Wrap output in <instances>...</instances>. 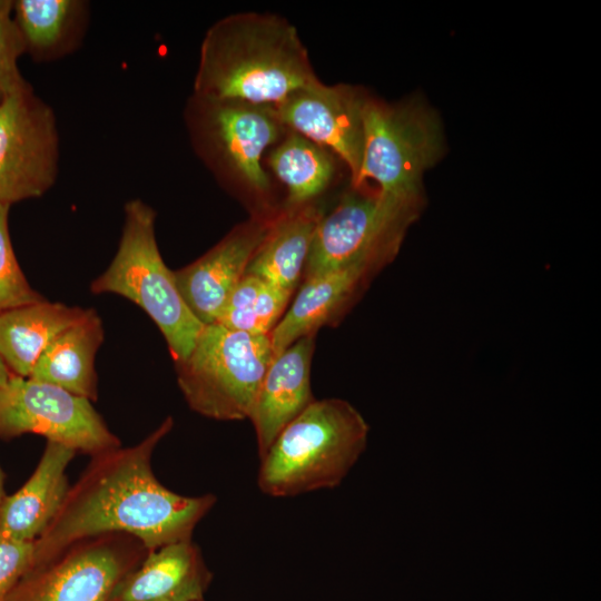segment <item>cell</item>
<instances>
[{
    "instance_id": "d6986e66",
    "label": "cell",
    "mask_w": 601,
    "mask_h": 601,
    "mask_svg": "<svg viewBox=\"0 0 601 601\" xmlns=\"http://www.w3.org/2000/svg\"><path fill=\"white\" fill-rule=\"evenodd\" d=\"M102 342L101 319L95 309L89 308L47 346L29 377L96 401L95 356Z\"/></svg>"
},
{
    "instance_id": "e0dca14e",
    "label": "cell",
    "mask_w": 601,
    "mask_h": 601,
    "mask_svg": "<svg viewBox=\"0 0 601 601\" xmlns=\"http://www.w3.org/2000/svg\"><path fill=\"white\" fill-rule=\"evenodd\" d=\"M375 273L371 265L355 264L305 279L290 307L269 334L274 355L297 339L316 334Z\"/></svg>"
},
{
    "instance_id": "cb8c5ba5",
    "label": "cell",
    "mask_w": 601,
    "mask_h": 601,
    "mask_svg": "<svg viewBox=\"0 0 601 601\" xmlns=\"http://www.w3.org/2000/svg\"><path fill=\"white\" fill-rule=\"evenodd\" d=\"M10 205L0 203V313L43 300L19 267L8 230Z\"/></svg>"
},
{
    "instance_id": "44dd1931",
    "label": "cell",
    "mask_w": 601,
    "mask_h": 601,
    "mask_svg": "<svg viewBox=\"0 0 601 601\" xmlns=\"http://www.w3.org/2000/svg\"><path fill=\"white\" fill-rule=\"evenodd\" d=\"M12 12L26 52L38 62H49L78 49L86 33L89 4L82 0H17Z\"/></svg>"
},
{
    "instance_id": "484cf974",
    "label": "cell",
    "mask_w": 601,
    "mask_h": 601,
    "mask_svg": "<svg viewBox=\"0 0 601 601\" xmlns=\"http://www.w3.org/2000/svg\"><path fill=\"white\" fill-rule=\"evenodd\" d=\"M35 542L0 535V601H6L20 579L31 569Z\"/></svg>"
},
{
    "instance_id": "ffe728a7",
    "label": "cell",
    "mask_w": 601,
    "mask_h": 601,
    "mask_svg": "<svg viewBox=\"0 0 601 601\" xmlns=\"http://www.w3.org/2000/svg\"><path fill=\"white\" fill-rule=\"evenodd\" d=\"M86 311L43 299L0 313V356L11 374L29 377L47 346Z\"/></svg>"
},
{
    "instance_id": "7402d4cb",
    "label": "cell",
    "mask_w": 601,
    "mask_h": 601,
    "mask_svg": "<svg viewBox=\"0 0 601 601\" xmlns=\"http://www.w3.org/2000/svg\"><path fill=\"white\" fill-rule=\"evenodd\" d=\"M337 161L341 160L325 147L286 128L267 157L268 167L287 189L283 206L317 201L334 183Z\"/></svg>"
},
{
    "instance_id": "ac0fdd59",
    "label": "cell",
    "mask_w": 601,
    "mask_h": 601,
    "mask_svg": "<svg viewBox=\"0 0 601 601\" xmlns=\"http://www.w3.org/2000/svg\"><path fill=\"white\" fill-rule=\"evenodd\" d=\"M323 214L318 201L296 207L282 206L246 273L294 293Z\"/></svg>"
},
{
    "instance_id": "5bb4252c",
    "label": "cell",
    "mask_w": 601,
    "mask_h": 601,
    "mask_svg": "<svg viewBox=\"0 0 601 601\" xmlns=\"http://www.w3.org/2000/svg\"><path fill=\"white\" fill-rule=\"evenodd\" d=\"M315 334L304 336L274 356L257 392L249 420L262 457L277 435L314 401L311 364Z\"/></svg>"
},
{
    "instance_id": "3957f363",
    "label": "cell",
    "mask_w": 601,
    "mask_h": 601,
    "mask_svg": "<svg viewBox=\"0 0 601 601\" xmlns=\"http://www.w3.org/2000/svg\"><path fill=\"white\" fill-rule=\"evenodd\" d=\"M184 122L197 157L252 215H273L280 208L273 201V183L262 161L286 131L274 106L191 93Z\"/></svg>"
},
{
    "instance_id": "52a82bcc",
    "label": "cell",
    "mask_w": 601,
    "mask_h": 601,
    "mask_svg": "<svg viewBox=\"0 0 601 601\" xmlns=\"http://www.w3.org/2000/svg\"><path fill=\"white\" fill-rule=\"evenodd\" d=\"M268 335L205 325L188 355L175 364L177 383L189 407L218 421L248 418L274 358Z\"/></svg>"
},
{
    "instance_id": "4316f807",
    "label": "cell",
    "mask_w": 601,
    "mask_h": 601,
    "mask_svg": "<svg viewBox=\"0 0 601 601\" xmlns=\"http://www.w3.org/2000/svg\"><path fill=\"white\" fill-rule=\"evenodd\" d=\"M11 376V372L0 356V387L3 386Z\"/></svg>"
},
{
    "instance_id": "83f0119b",
    "label": "cell",
    "mask_w": 601,
    "mask_h": 601,
    "mask_svg": "<svg viewBox=\"0 0 601 601\" xmlns=\"http://www.w3.org/2000/svg\"><path fill=\"white\" fill-rule=\"evenodd\" d=\"M6 494H4V474L0 467V505L4 499Z\"/></svg>"
},
{
    "instance_id": "ba28073f",
    "label": "cell",
    "mask_w": 601,
    "mask_h": 601,
    "mask_svg": "<svg viewBox=\"0 0 601 601\" xmlns=\"http://www.w3.org/2000/svg\"><path fill=\"white\" fill-rule=\"evenodd\" d=\"M420 214L385 198L377 188L351 185L317 223L303 272L305 279L355 264H367L378 272L397 255Z\"/></svg>"
},
{
    "instance_id": "d4e9b609",
    "label": "cell",
    "mask_w": 601,
    "mask_h": 601,
    "mask_svg": "<svg viewBox=\"0 0 601 601\" xmlns=\"http://www.w3.org/2000/svg\"><path fill=\"white\" fill-rule=\"evenodd\" d=\"M12 9V0H0V102L29 83L18 68L26 48Z\"/></svg>"
},
{
    "instance_id": "9a60e30c",
    "label": "cell",
    "mask_w": 601,
    "mask_h": 601,
    "mask_svg": "<svg viewBox=\"0 0 601 601\" xmlns=\"http://www.w3.org/2000/svg\"><path fill=\"white\" fill-rule=\"evenodd\" d=\"M211 581L200 549L185 540L148 552L116 584L108 601H199Z\"/></svg>"
},
{
    "instance_id": "6da1fadb",
    "label": "cell",
    "mask_w": 601,
    "mask_h": 601,
    "mask_svg": "<svg viewBox=\"0 0 601 601\" xmlns=\"http://www.w3.org/2000/svg\"><path fill=\"white\" fill-rule=\"evenodd\" d=\"M173 426L169 416L139 443L91 456L81 476L69 486L53 520L35 541L31 568L78 541L101 534L131 535L148 552L191 540L196 525L217 497L211 493L180 495L155 476L154 450Z\"/></svg>"
},
{
    "instance_id": "7a4b0ae2",
    "label": "cell",
    "mask_w": 601,
    "mask_h": 601,
    "mask_svg": "<svg viewBox=\"0 0 601 601\" xmlns=\"http://www.w3.org/2000/svg\"><path fill=\"white\" fill-rule=\"evenodd\" d=\"M319 81L293 23L268 12H236L214 22L200 49L193 93L276 107Z\"/></svg>"
},
{
    "instance_id": "8fae6325",
    "label": "cell",
    "mask_w": 601,
    "mask_h": 601,
    "mask_svg": "<svg viewBox=\"0 0 601 601\" xmlns=\"http://www.w3.org/2000/svg\"><path fill=\"white\" fill-rule=\"evenodd\" d=\"M58 169L55 112L28 83L0 102V203L42 196Z\"/></svg>"
},
{
    "instance_id": "2e32d148",
    "label": "cell",
    "mask_w": 601,
    "mask_h": 601,
    "mask_svg": "<svg viewBox=\"0 0 601 601\" xmlns=\"http://www.w3.org/2000/svg\"><path fill=\"white\" fill-rule=\"evenodd\" d=\"M77 452L47 441L28 481L0 505V535L35 542L58 513L69 490L66 470Z\"/></svg>"
},
{
    "instance_id": "277c9868",
    "label": "cell",
    "mask_w": 601,
    "mask_h": 601,
    "mask_svg": "<svg viewBox=\"0 0 601 601\" xmlns=\"http://www.w3.org/2000/svg\"><path fill=\"white\" fill-rule=\"evenodd\" d=\"M368 425L341 398L315 400L260 457L259 490L273 497L334 489L366 447Z\"/></svg>"
},
{
    "instance_id": "5b68a950",
    "label": "cell",
    "mask_w": 601,
    "mask_h": 601,
    "mask_svg": "<svg viewBox=\"0 0 601 601\" xmlns=\"http://www.w3.org/2000/svg\"><path fill=\"white\" fill-rule=\"evenodd\" d=\"M155 220V210L142 200L126 203L118 250L90 289L121 295L142 308L162 333L177 364L188 357L205 325L184 302L174 272L162 260Z\"/></svg>"
},
{
    "instance_id": "603a6c76",
    "label": "cell",
    "mask_w": 601,
    "mask_h": 601,
    "mask_svg": "<svg viewBox=\"0 0 601 601\" xmlns=\"http://www.w3.org/2000/svg\"><path fill=\"white\" fill-rule=\"evenodd\" d=\"M293 292L266 282L255 302L239 311L223 312L216 323L255 335H268L283 317Z\"/></svg>"
},
{
    "instance_id": "f1b7e54d",
    "label": "cell",
    "mask_w": 601,
    "mask_h": 601,
    "mask_svg": "<svg viewBox=\"0 0 601 601\" xmlns=\"http://www.w3.org/2000/svg\"><path fill=\"white\" fill-rule=\"evenodd\" d=\"M199 601H205V600H199Z\"/></svg>"
},
{
    "instance_id": "30bf717a",
    "label": "cell",
    "mask_w": 601,
    "mask_h": 601,
    "mask_svg": "<svg viewBox=\"0 0 601 601\" xmlns=\"http://www.w3.org/2000/svg\"><path fill=\"white\" fill-rule=\"evenodd\" d=\"M27 433L91 456L121 446L89 400L11 374L0 387V439Z\"/></svg>"
},
{
    "instance_id": "4fadbf2b",
    "label": "cell",
    "mask_w": 601,
    "mask_h": 601,
    "mask_svg": "<svg viewBox=\"0 0 601 601\" xmlns=\"http://www.w3.org/2000/svg\"><path fill=\"white\" fill-rule=\"evenodd\" d=\"M278 210L252 215L198 259L174 272L184 302L204 325L216 323Z\"/></svg>"
},
{
    "instance_id": "8992f818",
    "label": "cell",
    "mask_w": 601,
    "mask_h": 601,
    "mask_svg": "<svg viewBox=\"0 0 601 601\" xmlns=\"http://www.w3.org/2000/svg\"><path fill=\"white\" fill-rule=\"evenodd\" d=\"M435 112L418 98L386 102L368 96L364 108V146L355 187L373 180L385 198L422 211V177L443 152Z\"/></svg>"
},
{
    "instance_id": "9c48e42d",
    "label": "cell",
    "mask_w": 601,
    "mask_h": 601,
    "mask_svg": "<svg viewBox=\"0 0 601 601\" xmlns=\"http://www.w3.org/2000/svg\"><path fill=\"white\" fill-rule=\"evenodd\" d=\"M147 553L138 539L122 533L78 541L31 568L6 601H108L116 584Z\"/></svg>"
},
{
    "instance_id": "7c38bea8",
    "label": "cell",
    "mask_w": 601,
    "mask_h": 601,
    "mask_svg": "<svg viewBox=\"0 0 601 601\" xmlns=\"http://www.w3.org/2000/svg\"><path fill=\"white\" fill-rule=\"evenodd\" d=\"M368 96L358 86L319 80L296 90L275 108L285 128L332 151L347 168L351 185H355L363 158Z\"/></svg>"
}]
</instances>
